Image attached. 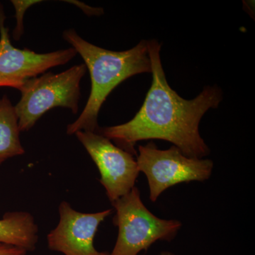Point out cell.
I'll list each match as a JSON object with an SVG mask.
<instances>
[{"instance_id": "cell-8", "label": "cell", "mask_w": 255, "mask_h": 255, "mask_svg": "<svg viewBox=\"0 0 255 255\" xmlns=\"http://www.w3.org/2000/svg\"><path fill=\"white\" fill-rule=\"evenodd\" d=\"M59 222L47 236V245L52 251L64 255H110L97 251L94 244L101 223L113 212V209L97 213L79 212L67 201L58 207Z\"/></svg>"}, {"instance_id": "cell-5", "label": "cell", "mask_w": 255, "mask_h": 255, "mask_svg": "<svg viewBox=\"0 0 255 255\" xmlns=\"http://www.w3.org/2000/svg\"><path fill=\"white\" fill-rule=\"evenodd\" d=\"M136 161L139 171L147 177L152 202L180 183L208 180L214 169L211 159L187 157L174 145L159 150L153 142L138 146Z\"/></svg>"}, {"instance_id": "cell-2", "label": "cell", "mask_w": 255, "mask_h": 255, "mask_svg": "<svg viewBox=\"0 0 255 255\" xmlns=\"http://www.w3.org/2000/svg\"><path fill=\"white\" fill-rule=\"evenodd\" d=\"M63 38L79 53L88 69L91 78V92L85 109L73 123L69 124L67 133L78 131L97 132L101 107L119 84L134 75L151 73L147 41L142 40L131 49L112 51L89 43L73 29L63 32Z\"/></svg>"}, {"instance_id": "cell-12", "label": "cell", "mask_w": 255, "mask_h": 255, "mask_svg": "<svg viewBox=\"0 0 255 255\" xmlns=\"http://www.w3.org/2000/svg\"><path fill=\"white\" fill-rule=\"evenodd\" d=\"M158 255H175L173 253H170V252H162L160 254Z\"/></svg>"}, {"instance_id": "cell-10", "label": "cell", "mask_w": 255, "mask_h": 255, "mask_svg": "<svg viewBox=\"0 0 255 255\" xmlns=\"http://www.w3.org/2000/svg\"><path fill=\"white\" fill-rule=\"evenodd\" d=\"M20 132L14 107L7 96H4L0 100V165L6 159L24 153Z\"/></svg>"}, {"instance_id": "cell-6", "label": "cell", "mask_w": 255, "mask_h": 255, "mask_svg": "<svg viewBox=\"0 0 255 255\" xmlns=\"http://www.w3.org/2000/svg\"><path fill=\"white\" fill-rule=\"evenodd\" d=\"M75 135L100 171V182L111 204L135 187L140 171L132 154L97 132L78 131Z\"/></svg>"}, {"instance_id": "cell-7", "label": "cell", "mask_w": 255, "mask_h": 255, "mask_svg": "<svg viewBox=\"0 0 255 255\" xmlns=\"http://www.w3.org/2000/svg\"><path fill=\"white\" fill-rule=\"evenodd\" d=\"M4 16L0 8V87L17 89L31 78L54 67L64 65L77 55L73 48L48 53H37L15 48L4 26Z\"/></svg>"}, {"instance_id": "cell-1", "label": "cell", "mask_w": 255, "mask_h": 255, "mask_svg": "<svg viewBox=\"0 0 255 255\" xmlns=\"http://www.w3.org/2000/svg\"><path fill=\"white\" fill-rule=\"evenodd\" d=\"M152 75V85L141 108L131 120L114 127L99 128L100 133L132 155L135 145L145 140L172 142L184 155L202 159L210 149L199 133V124L210 109H216L223 100L219 87L208 86L196 98L184 100L169 86L160 58L161 44L147 41Z\"/></svg>"}, {"instance_id": "cell-4", "label": "cell", "mask_w": 255, "mask_h": 255, "mask_svg": "<svg viewBox=\"0 0 255 255\" xmlns=\"http://www.w3.org/2000/svg\"><path fill=\"white\" fill-rule=\"evenodd\" d=\"M86 71V65L81 64L63 73H45L25 82L19 90L21 100L14 107L20 131L31 130L43 114L55 107L78 113L80 82Z\"/></svg>"}, {"instance_id": "cell-9", "label": "cell", "mask_w": 255, "mask_h": 255, "mask_svg": "<svg viewBox=\"0 0 255 255\" xmlns=\"http://www.w3.org/2000/svg\"><path fill=\"white\" fill-rule=\"evenodd\" d=\"M38 226L33 215L26 211L5 213L0 219V243L22 248L28 252L36 249Z\"/></svg>"}, {"instance_id": "cell-13", "label": "cell", "mask_w": 255, "mask_h": 255, "mask_svg": "<svg viewBox=\"0 0 255 255\" xmlns=\"http://www.w3.org/2000/svg\"></svg>"}, {"instance_id": "cell-11", "label": "cell", "mask_w": 255, "mask_h": 255, "mask_svg": "<svg viewBox=\"0 0 255 255\" xmlns=\"http://www.w3.org/2000/svg\"><path fill=\"white\" fill-rule=\"evenodd\" d=\"M27 253L22 248L0 243V255H27Z\"/></svg>"}, {"instance_id": "cell-3", "label": "cell", "mask_w": 255, "mask_h": 255, "mask_svg": "<svg viewBox=\"0 0 255 255\" xmlns=\"http://www.w3.org/2000/svg\"><path fill=\"white\" fill-rule=\"evenodd\" d=\"M112 204L119 234L110 255H138L156 242L173 241L182 226L178 220L159 219L151 213L135 187Z\"/></svg>"}]
</instances>
